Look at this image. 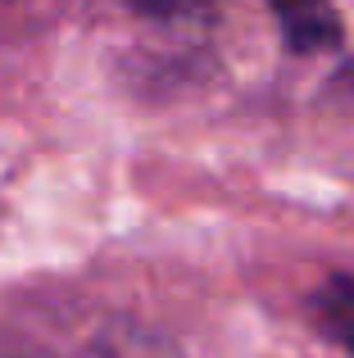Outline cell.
I'll return each mask as SVG.
<instances>
[{
	"mask_svg": "<svg viewBox=\"0 0 354 358\" xmlns=\"http://www.w3.org/2000/svg\"><path fill=\"white\" fill-rule=\"evenodd\" d=\"M204 0H132V9H141V14L150 18H177V14H191V9H200Z\"/></svg>",
	"mask_w": 354,
	"mask_h": 358,
	"instance_id": "3",
	"label": "cell"
},
{
	"mask_svg": "<svg viewBox=\"0 0 354 358\" xmlns=\"http://www.w3.org/2000/svg\"><path fill=\"white\" fill-rule=\"evenodd\" d=\"M268 9H273L286 45L300 55L327 50L341 41V14L332 9V0H268Z\"/></svg>",
	"mask_w": 354,
	"mask_h": 358,
	"instance_id": "1",
	"label": "cell"
},
{
	"mask_svg": "<svg viewBox=\"0 0 354 358\" xmlns=\"http://www.w3.org/2000/svg\"><path fill=\"white\" fill-rule=\"evenodd\" d=\"M346 78H350V82H354V69H350V73H346Z\"/></svg>",
	"mask_w": 354,
	"mask_h": 358,
	"instance_id": "4",
	"label": "cell"
},
{
	"mask_svg": "<svg viewBox=\"0 0 354 358\" xmlns=\"http://www.w3.org/2000/svg\"><path fill=\"white\" fill-rule=\"evenodd\" d=\"M309 313H313V327H318L332 345H341V350L354 354V277L323 281L309 299Z\"/></svg>",
	"mask_w": 354,
	"mask_h": 358,
	"instance_id": "2",
	"label": "cell"
}]
</instances>
